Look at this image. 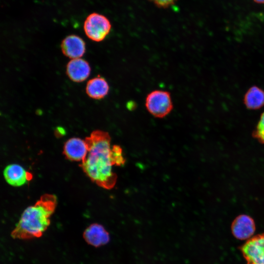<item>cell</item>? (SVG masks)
Returning a JSON list of instances; mask_svg holds the SVG:
<instances>
[{"label":"cell","instance_id":"8fae6325","mask_svg":"<svg viewBox=\"0 0 264 264\" xmlns=\"http://www.w3.org/2000/svg\"><path fill=\"white\" fill-rule=\"evenodd\" d=\"M90 67L87 61L81 58L71 59L66 66V74L75 82L85 81L89 75Z\"/></svg>","mask_w":264,"mask_h":264},{"label":"cell","instance_id":"7a4b0ae2","mask_svg":"<svg viewBox=\"0 0 264 264\" xmlns=\"http://www.w3.org/2000/svg\"><path fill=\"white\" fill-rule=\"evenodd\" d=\"M57 203L55 195L45 194L33 205L27 207L11 233L15 239L29 240L41 237L50 223V218Z\"/></svg>","mask_w":264,"mask_h":264},{"label":"cell","instance_id":"9c48e42d","mask_svg":"<svg viewBox=\"0 0 264 264\" xmlns=\"http://www.w3.org/2000/svg\"><path fill=\"white\" fill-rule=\"evenodd\" d=\"M83 238L89 245L97 247L108 243L110 234L104 226L98 223L88 226L83 233Z\"/></svg>","mask_w":264,"mask_h":264},{"label":"cell","instance_id":"3957f363","mask_svg":"<svg viewBox=\"0 0 264 264\" xmlns=\"http://www.w3.org/2000/svg\"><path fill=\"white\" fill-rule=\"evenodd\" d=\"M145 106L149 112L157 118H163L173 109L171 94L169 91L154 90L146 98Z\"/></svg>","mask_w":264,"mask_h":264},{"label":"cell","instance_id":"7c38bea8","mask_svg":"<svg viewBox=\"0 0 264 264\" xmlns=\"http://www.w3.org/2000/svg\"><path fill=\"white\" fill-rule=\"evenodd\" d=\"M109 85L105 78L97 76L89 80L86 86V93L91 98L101 99L109 91Z\"/></svg>","mask_w":264,"mask_h":264},{"label":"cell","instance_id":"30bf717a","mask_svg":"<svg viewBox=\"0 0 264 264\" xmlns=\"http://www.w3.org/2000/svg\"><path fill=\"white\" fill-rule=\"evenodd\" d=\"M63 53L71 59L80 58L85 52V43L84 40L76 35L66 36L61 44Z\"/></svg>","mask_w":264,"mask_h":264},{"label":"cell","instance_id":"2e32d148","mask_svg":"<svg viewBox=\"0 0 264 264\" xmlns=\"http://www.w3.org/2000/svg\"><path fill=\"white\" fill-rule=\"evenodd\" d=\"M155 5L160 8H168L172 5L176 0H150Z\"/></svg>","mask_w":264,"mask_h":264},{"label":"cell","instance_id":"e0dca14e","mask_svg":"<svg viewBox=\"0 0 264 264\" xmlns=\"http://www.w3.org/2000/svg\"><path fill=\"white\" fill-rule=\"evenodd\" d=\"M255 2L258 3H264V0H253Z\"/></svg>","mask_w":264,"mask_h":264},{"label":"cell","instance_id":"8992f818","mask_svg":"<svg viewBox=\"0 0 264 264\" xmlns=\"http://www.w3.org/2000/svg\"><path fill=\"white\" fill-rule=\"evenodd\" d=\"M231 229L232 234L237 239L248 240L252 237L255 232V223L249 216L242 214L233 220Z\"/></svg>","mask_w":264,"mask_h":264},{"label":"cell","instance_id":"9a60e30c","mask_svg":"<svg viewBox=\"0 0 264 264\" xmlns=\"http://www.w3.org/2000/svg\"><path fill=\"white\" fill-rule=\"evenodd\" d=\"M253 136L259 142L264 144V112L262 113L258 124L253 132Z\"/></svg>","mask_w":264,"mask_h":264},{"label":"cell","instance_id":"277c9868","mask_svg":"<svg viewBox=\"0 0 264 264\" xmlns=\"http://www.w3.org/2000/svg\"><path fill=\"white\" fill-rule=\"evenodd\" d=\"M111 28V23L106 17L95 12L88 15L84 23V30L87 36L97 42L105 39Z\"/></svg>","mask_w":264,"mask_h":264},{"label":"cell","instance_id":"ba28073f","mask_svg":"<svg viewBox=\"0 0 264 264\" xmlns=\"http://www.w3.org/2000/svg\"><path fill=\"white\" fill-rule=\"evenodd\" d=\"M3 176L9 184L16 187L23 185L32 178L30 173L17 164L7 165L3 171Z\"/></svg>","mask_w":264,"mask_h":264},{"label":"cell","instance_id":"52a82bcc","mask_svg":"<svg viewBox=\"0 0 264 264\" xmlns=\"http://www.w3.org/2000/svg\"><path fill=\"white\" fill-rule=\"evenodd\" d=\"M88 152V148L85 140L73 137L69 139L64 146L63 153L69 160L83 161Z\"/></svg>","mask_w":264,"mask_h":264},{"label":"cell","instance_id":"5b68a950","mask_svg":"<svg viewBox=\"0 0 264 264\" xmlns=\"http://www.w3.org/2000/svg\"><path fill=\"white\" fill-rule=\"evenodd\" d=\"M240 249L246 264H264V233L247 240Z\"/></svg>","mask_w":264,"mask_h":264},{"label":"cell","instance_id":"5bb4252c","mask_svg":"<svg viewBox=\"0 0 264 264\" xmlns=\"http://www.w3.org/2000/svg\"><path fill=\"white\" fill-rule=\"evenodd\" d=\"M111 158L114 166H121L124 165L125 159L123 156L122 148L118 145L111 147Z\"/></svg>","mask_w":264,"mask_h":264},{"label":"cell","instance_id":"6da1fadb","mask_svg":"<svg viewBox=\"0 0 264 264\" xmlns=\"http://www.w3.org/2000/svg\"><path fill=\"white\" fill-rule=\"evenodd\" d=\"M85 140L88 152L80 165L83 170L98 186L106 189L113 188L117 177L112 171L110 135L106 132L95 130Z\"/></svg>","mask_w":264,"mask_h":264},{"label":"cell","instance_id":"4fadbf2b","mask_svg":"<svg viewBox=\"0 0 264 264\" xmlns=\"http://www.w3.org/2000/svg\"><path fill=\"white\" fill-rule=\"evenodd\" d=\"M244 103L249 109L261 108L264 106V91L256 86L250 88L245 94Z\"/></svg>","mask_w":264,"mask_h":264}]
</instances>
